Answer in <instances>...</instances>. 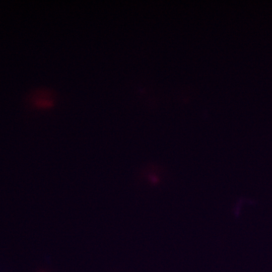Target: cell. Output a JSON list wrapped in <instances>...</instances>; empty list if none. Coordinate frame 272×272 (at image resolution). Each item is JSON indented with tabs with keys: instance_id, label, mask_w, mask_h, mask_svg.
<instances>
[{
	"instance_id": "cell-1",
	"label": "cell",
	"mask_w": 272,
	"mask_h": 272,
	"mask_svg": "<svg viewBox=\"0 0 272 272\" xmlns=\"http://www.w3.org/2000/svg\"><path fill=\"white\" fill-rule=\"evenodd\" d=\"M51 93H52L51 90L49 89L45 95H40L34 101V105L41 108H50L54 104V100L51 97H49L52 95Z\"/></svg>"
}]
</instances>
